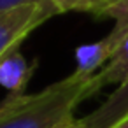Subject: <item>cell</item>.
<instances>
[{
  "label": "cell",
  "mask_w": 128,
  "mask_h": 128,
  "mask_svg": "<svg viewBox=\"0 0 128 128\" xmlns=\"http://www.w3.org/2000/svg\"><path fill=\"white\" fill-rule=\"evenodd\" d=\"M91 76L79 72L32 95H12L0 102V128H63L84 100Z\"/></svg>",
  "instance_id": "cell-1"
},
{
  "label": "cell",
  "mask_w": 128,
  "mask_h": 128,
  "mask_svg": "<svg viewBox=\"0 0 128 128\" xmlns=\"http://www.w3.org/2000/svg\"><path fill=\"white\" fill-rule=\"evenodd\" d=\"M53 14H58L51 2L28 4L0 11V60L14 48H20L37 26H40Z\"/></svg>",
  "instance_id": "cell-2"
},
{
  "label": "cell",
  "mask_w": 128,
  "mask_h": 128,
  "mask_svg": "<svg viewBox=\"0 0 128 128\" xmlns=\"http://www.w3.org/2000/svg\"><path fill=\"white\" fill-rule=\"evenodd\" d=\"M110 18L114 20V28L104 39L77 48L76 72H79L82 76H93L96 68L104 67L116 54V51L121 48V44L128 37V4L124 7L118 9Z\"/></svg>",
  "instance_id": "cell-3"
},
{
  "label": "cell",
  "mask_w": 128,
  "mask_h": 128,
  "mask_svg": "<svg viewBox=\"0 0 128 128\" xmlns=\"http://www.w3.org/2000/svg\"><path fill=\"white\" fill-rule=\"evenodd\" d=\"M128 116V81L119 84L93 112L81 118L86 128H114Z\"/></svg>",
  "instance_id": "cell-4"
},
{
  "label": "cell",
  "mask_w": 128,
  "mask_h": 128,
  "mask_svg": "<svg viewBox=\"0 0 128 128\" xmlns=\"http://www.w3.org/2000/svg\"><path fill=\"white\" fill-rule=\"evenodd\" d=\"M35 67L37 62H28L21 54L20 48H14L0 60V84L12 95H21L25 93Z\"/></svg>",
  "instance_id": "cell-5"
},
{
  "label": "cell",
  "mask_w": 128,
  "mask_h": 128,
  "mask_svg": "<svg viewBox=\"0 0 128 128\" xmlns=\"http://www.w3.org/2000/svg\"><path fill=\"white\" fill-rule=\"evenodd\" d=\"M128 81V37L124 39V42L121 44V48L116 51V54L98 70L91 76L84 100L90 98L91 95L98 93L100 90H104L105 86L110 84H123Z\"/></svg>",
  "instance_id": "cell-6"
},
{
  "label": "cell",
  "mask_w": 128,
  "mask_h": 128,
  "mask_svg": "<svg viewBox=\"0 0 128 128\" xmlns=\"http://www.w3.org/2000/svg\"><path fill=\"white\" fill-rule=\"evenodd\" d=\"M128 0H93V6L90 14L95 18H110L118 9L124 7Z\"/></svg>",
  "instance_id": "cell-7"
},
{
  "label": "cell",
  "mask_w": 128,
  "mask_h": 128,
  "mask_svg": "<svg viewBox=\"0 0 128 128\" xmlns=\"http://www.w3.org/2000/svg\"><path fill=\"white\" fill-rule=\"evenodd\" d=\"M56 12H70V11H81V12H90L93 0H51Z\"/></svg>",
  "instance_id": "cell-8"
},
{
  "label": "cell",
  "mask_w": 128,
  "mask_h": 128,
  "mask_svg": "<svg viewBox=\"0 0 128 128\" xmlns=\"http://www.w3.org/2000/svg\"><path fill=\"white\" fill-rule=\"evenodd\" d=\"M51 0H0V11L20 7V6H28V4H48Z\"/></svg>",
  "instance_id": "cell-9"
},
{
  "label": "cell",
  "mask_w": 128,
  "mask_h": 128,
  "mask_svg": "<svg viewBox=\"0 0 128 128\" xmlns=\"http://www.w3.org/2000/svg\"><path fill=\"white\" fill-rule=\"evenodd\" d=\"M63 128H86V124L82 123V119H72L68 124H65Z\"/></svg>",
  "instance_id": "cell-10"
},
{
  "label": "cell",
  "mask_w": 128,
  "mask_h": 128,
  "mask_svg": "<svg viewBox=\"0 0 128 128\" xmlns=\"http://www.w3.org/2000/svg\"><path fill=\"white\" fill-rule=\"evenodd\" d=\"M118 126H119V128H128V116H126V118H124V119H123Z\"/></svg>",
  "instance_id": "cell-11"
},
{
  "label": "cell",
  "mask_w": 128,
  "mask_h": 128,
  "mask_svg": "<svg viewBox=\"0 0 128 128\" xmlns=\"http://www.w3.org/2000/svg\"><path fill=\"white\" fill-rule=\"evenodd\" d=\"M114 128H119V126H114Z\"/></svg>",
  "instance_id": "cell-12"
}]
</instances>
